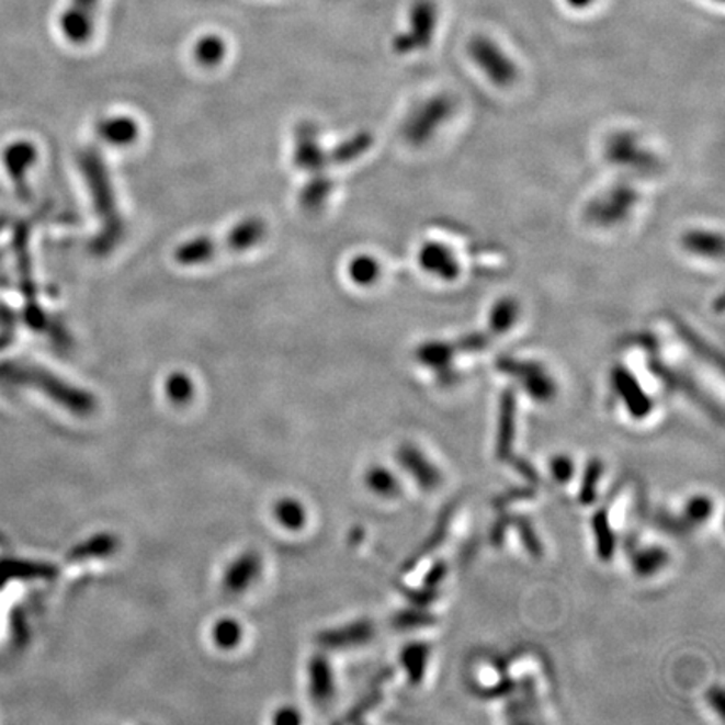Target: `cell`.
<instances>
[{
	"mask_svg": "<svg viewBox=\"0 0 725 725\" xmlns=\"http://www.w3.org/2000/svg\"><path fill=\"white\" fill-rule=\"evenodd\" d=\"M275 516H277L281 524L290 529H299L304 524V511L294 500H283L279 502L275 508Z\"/></svg>",
	"mask_w": 725,
	"mask_h": 725,
	"instance_id": "4dcf8cb0",
	"label": "cell"
},
{
	"mask_svg": "<svg viewBox=\"0 0 725 725\" xmlns=\"http://www.w3.org/2000/svg\"><path fill=\"white\" fill-rule=\"evenodd\" d=\"M509 524L514 525L519 531V536H521L522 543L528 547L529 553L533 554L534 557L543 556V544H541L540 537L534 533L533 525L528 519L522 518H508Z\"/></svg>",
	"mask_w": 725,
	"mask_h": 725,
	"instance_id": "f1b7e54d",
	"label": "cell"
},
{
	"mask_svg": "<svg viewBox=\"0 0 725 725\" xmlns=\"http://www.w3.org/2000/svg\"><path fill=\"white\" fill-rule=\"evenodd\" d=\"M593 531L594 536H597L598 556L603 562H610L613 554H615L616 540L610 525V519H608V512L604 509L593 516Z\"/></svg>",
	"mask_w": 725,
	"mask_h": 725,
	"instance_id": "44dd1931",
	"label": "cell"
},
{
	"mask_svg": "<svg viewBox=\"0 0 725 725\" xmlns=\"http://www.w3.org/2000/svg\"><path fill=\"white\" fill-rule=\"evenodd\" d=\"M594 0H566V4L573 9H587L593 4Z\"/></svg>",
	"mask_w": 725,
	"mask_h": 725,
	"instance_id": "ab89813d",
	"label": "cell"
},
{
	"mask_svg": "<svg viewBox=\"0 0 725 725\" xmlns=\"http://www.w3.org/2000/svg\"><path fill=\"white\" fill-rule=\"evenodd\" d=\"M214 638L218 647L233 648L236 647L240 638V628L233 620H224L218 623L214 628Z\"/></svg>",
	"mask_w": 725,
	"mask_h": 725,
	"instance_id": "d6a6232c",
	"label": "cell"
},
{
	"mask_svg": "<svg viewBox=\"0 0 725 725\" xmlns=\"http://www.w3.org/2000/svg\"><path fill=\"white\" fill-rule=\"evenodd\" d=\"M398 462L408 472V476L423 490L432 492V490L442 486L443 477L439 468L433 465L432 461L427 458L423 452L418 451L414 445H401L400 451H398Z\"/></svg>",
	"mask_w": 725,
	"mask_h": 725,
	"instance_id": "30bf717a",
	"label": "cell"
},
{
	"mask_svg": "<svg viewBox=\"0 0 725 725\" xmlns=\"http://www.w3.org/2000/svg\"><path fill=\"white\" fill-rule=\"evenodd\" d=\"M100 133L111 144L125 145L136 138V125L126 118L106 120L100 126Z\"/></svg>",
	"mask_w": 725,
	"mask_h": 725,
	"instance_id": "cb8c5ba5",
	"label": "cell"
},
{
	"mask_svg": "<svg viewBox=\"0 0 725 725\" xmlns=\"http://www.w3.org/2000/svg\"><path fill=\"white\" fill-rule=\"evenodd\" d=\"M268 234V226L262 218H247L240 222L239 226L234 227L233 233L227 234L222 239H202L190 240L177 249V261L183 265L205 264L217 258L220 252H239V250L250 249L258 246Z\"/></svg>",
	"mask_w": 725,
	"mask_h": 725,
	"instance_id": "6da1fadb",
	"label": "cell"
},
{
	"mask_svg": "<svg viewBox=\"0 0 725 725\" xmlns=\"http://www.w3.org/2000/svg\"><path fill=\"white\" fill-rule=\"evenodd\" d=\"M455 344L448 341H427L417 350V358L422 365L433 370H445L451 365L455 354H457Z\"/></svg>",
	"mask_w": 725,
	"mask_h": 725,
	"instance_id": "ac0fdd59",
	"label": "cell"
},
{
	"mask_svg": "<svg viewBox=\"0 0 725 725\" xmlns=\"http://www.w3.org/2000/svg\"><path fill=\"white\" fill-rule=\"evenodd\" d=\"M433 623H435V616L420 610H404L394 619V625L400 630L422 628V626H430Z\"/></svg>",
	"mask_w": 725,
	"mask_h": 725,
	"instance_id": "f546056e",
	"label": "cell"
},
{
	"mask_svg": "<svg viewBox=\"0 0 725 725\" xmlns=\"http://www.w3.org/2000/svg\"><path fill=\"white\" fill-rule=\"evenodd\" d=\"M680 246L689 254L709 259V261H721L722 254H724V239H722V234L714 233V230H687L680 237Z\"/></svg>",
	"mask_w": 725,
	"mask_h": 725,
	"instance_id": "5bb4252c",
	"label": "cell"
},
{
	"mask_svg": "<svg viewBox=\"0 0 725 725\" xmlns=\"http://www.w3.org/2000/svg\"><path fill=\"white\" fill-rule=\"evenodd\" d=\"M445 575H448V565H445V563H437V565L430 569L429 575H427V587H437V585L445 578Z\"/></svg>",
	"mask_w": 725,
	"mask_h": 725,
	"instance_id": "d590c367",
	"label": "cell"
},
{
	"mask_svg": "<svg viewBox=\"0 0 725 725\" xmlns=\"http://www.w3.org/2000/svg\"><path fill=\"white\" fill-rule=\"evenodd\" d=\"M714 512V502L707 496H693L683 509L682 519L687 528L704 524Z\"/></svg>",
	"mask_w": 725,
	"mask_h": 725,
	"instance_id": "d4e9b609",
	"label": "cell"
},
{
	"mask_svg": "<svg viewBox=\"0 0 725 725\" xmlns=\"http://www.w3.org/2000/svg\"><path fill=\"white\" fill-rule=\"evenodd\" d=\"M366 484L373 492L382 497H395L400 494V483L388 468H370L369 474H366Z\"/></svg>",
	"mask_w": 725,
	"mask_h": 725,
	"instance_id": "603a6c76",
	"label": "cell"
},
{
	"mask_svg": "<svg viewBox=\"0 0 725 725\" xmlns=\"http://www.w3.org/2000/svg\"><path fill=\"white\" fill-rule=\"evenodd\" d=\"M611 380H613V386H615L620 397L625 401V407L628 408L633 418H645L650 414V397L645 394L639 383L636 382L635 376L628 370L623 369V366H616L613 373H611Z\"/></svg>",
	"mask_w": 725,
	"mask_h": 725,
	"instance_id": "7c38bea8",
	"label": "cell"
},
{
	"mask_svg": "<svg viewBox=\"0 0 725 725\" xmlns=\"http://www.w3.org/2000/svg\"><path fill=\"white\" fill-rule=\"evenodd\" d=\"M512 464H514L516 471L521 474L522 477H525V479L529 480V483H536V480H540V476H537V472L534 471L533 465L529 464V462L525 461H514V458H511Z\"/></svg>",
	"mask_w": 725,
	"mask_h": 725,
	"instance_id": "8d00e7d4",
	"label": "cell"
},
{
	"mask_svg": "<svg viewBox=\"0 0 725 725\" xmlns=\"http://www.w3.org/2000/svg\"><path fill=\"white\" fill-rule=\"evenodd\" d=\"M439 24V8L433 0H415L408 11V31L397 34L394 39L395 53L411 54L423 50L432 44Z\"/></svg>",
	"mask_w": 725,
	"mask_h": 725,
	"instance_id": "277c9868",
	"label": "cell"
},
{
	"mask_svg": "<svg viewBox=\"0 0 725 725\" xmlns=\"http://www.w3.org/2000/svg\"><path fill=\"white\" fill-rule=\"evenodd\" d=\"M601 474H603V465L598 458L591 461L587 467V474L582 479L581 492H579V500L582 506L593 505L597 500L598 483H600Z\"/></svg>",
	"mask_w": 725,
	"mask_h": 725,
	"instance_id": "83f0119b",
	"label": "cell"
},
{
	"mask_svg": "<svg viewBox=\"0 0 725 725\" xmlns=\"http://www.w3.org/2000/svg\"><path fill=\"white\" fill-rule=\"evenodd\" d=\"M715 2H722V0H715Z\"/></svg>",
	"mask_w": 725,
	"mask_h": 725,
	"instance_id": "60d3db41",
	"label": "cell"
},
{
	"mask_svg": "<svg viewBox=\"0 0 725 725\" xmlns=\"http://www.w3.org/2000/svg\"><path fill=\"white\" fill-rule=\"evenodd\" d=\"M373 636H375L373 623L369 620H358V622L322 633L319 636V644L329 650H347V648L365 645Z\"/></svg>",
	"mask_w": 725,
	"mask_h": 725,
	"instance_id": "8fae6325",
	"label": "cell"
},
{
	"mask_svg": "<svg viewBox=\"0 0 725 725\" xmlns=\"http://www.w3.org/2000/svg\"><path fill=\"white\" fill-rule=\"evenodd\" d=\"M551 474L559 484H568L575 476V462L568 455H556L550 462Z\"/></svg>",
	"mask_w": 725,
	"mask_h": 725,
	"instance_id": "836d02e7",
	"label": "cell"
},
{
	"mask_svg": "<svg viewBox=\"0 0 725 725\" xmlns=\"http://www.w3.org/2000/svg\"><path fill=\"white\" fill-rule=\"evenodd\" d=\"M516 410H518V400L511 388L506 389L500 398L499 408V435H497V457L500 461H511L512 442L516 435Z\"/></svg>",
	"mask_w": 725,
	"mask_h": 725,
	"instance_id": "4fadbf2b",
	"label": "cell"
},
{
	"mask_svg": "<svg viewBox=\"0 0 725 725\" xmlns=\"http://www.w3.org/2000/svg\"><path fill=\"white\" fill-rule=\"evenodd\" d=\"M116 541L111 536H98L94 540L88 541V543L79 546V550L76 551V556L78 557H98L106 556L111 551L115 550Z\"/></svg>",
	"mask_w": 725,
	"mask_h": 725,
	"instance_id": "1f68e13d",
	"label": "cell"
},
{
	"mask_svg": "<svg viewBox=\"0 0 725 725\" xmlns=\"http://www.w3.org/2000/svg\"><path fill=\"white\" fill-rule=\"evenodd\" d=\"M429 657L430 647L423 644V642L407 645L401 650V665L407 670L408 679H410L411 683L422 682L423 677H426L427 665H429Z\"/></svg>",
	"mask_w": 725,
	"mask_h": 725,
	"instance_id": "d6986e66",
	"label": "cell"
},
{
	"mask_svg": "<svg viewBox=\"0 0 725 725\" xmlns=\"http://www.w3.org/2000/svg\"><path fill=\"white\" fill-rule=\"evenodd\" d=\"M707 696L709 702H711L712 707H715L717 714L724 715V692L721 689H712Z\"/></svg>",
	"mask_w": 725,
	"mask_h": 725,
	"instance_id": "74e56055",
	"label": "cell"
},
{
	"mask_svg": "<svg viewBox=\"0 0 725 725\" xmlns=\"http://www.w3.org/2000/svg\"><path fill=\"white\" fill-rule=\"evenodd\" d=\"M100 0H69L68 8L59 18L63 36L76 46L90 43Z\"/></svg>",
	"mask_w": 725,
	"mask_h": 725,
	"instance_id": "52a82bcc",
	"label": "cell"
},
{
	"mask_svg": "<svg viewBox=\"0 0 725 725\" xmlns=\"http://www.w3.org/2000/svg\"><path fill=\"white\" fill-rule=\"evenodd\" d=\"M499 369L518 378L524 386L525 394L536 401H550L556 395V383L547 375L546 370L534 361L506 358V360L499 361Z\"/></svg>",
	"mask_w": 725,
	"mask_h": 725,
	"instance_id": "8992f818",
	"label": "cell"
},
{
	"mask_svg": "<svg viewBox=\"0 0 725 725\" xmlns=\"http://www.w3.org/2000/svg\"><path fill=\"white\" fill-rule=\"evenodd\" d=\"M468 58L497 88H509L519 76L518 65L509 58L496 41L487 36H474L468 41Z\"/></svg>",
	"mask_w": 725,
	"mask_h": 725,
	"instance_id": "3957f363",
	"label": "cell"
},
{
	"mask_svg": "<svg viewBox=\"0 0 725 725\" xmlns=\"http://www.w3.org/2000/svg\"><path fill=\"white\" fill-rule=\"evenodd\" d=\"M261 569V562L254 554H246L239 557L229 569H227L224 585L230 593H239L243 588L249 587L250 582L254 581Z\"/></svg>",
	"mask_w": 725,
	"mask_h": 725,
	"instance_id": "2e32d148",
	"label": "cell"
},
{
	"mask_svg": "<svg viewBox=\"0 0 725 725\" xmlns=\"http://www.w3.org/2000/svg\"><path fill=\"white\" fill-rule=\"evenodd\" d=\"M455 103L449 94H435L418 103L404 123V136L414 147L429 144L443 123L451 118Z\"/></svg>",
	"mask_w": 725,
	"mask_h": 725,
	"instance_id": "7a4b0ae2",
	"label": "cell"
},
{
	"mask_svg": "<svg viewBox=\"0 0 725 725\" xmlns=\"http://www.w3.org/2000/svg\"><path fill=\"white\" fill-rule=\"evenodd\" d=\"M607 157L611 165L623 169L647 172L657 161L639 145L635 133L620 132L611 136L607 144Z\"/></svg>",
	"mask_w": 725,
	"mask_h": 725,
	"instance_id": "ba28073f",
	"label": "cell"
},
{
	"mask_svg": "<svg viewBox=\"0 0 725 725\" xmlns=\"http://www.w3.org/2000/svg\"><path fill=\"white\" fill-rule=\"evenodd\" d=\"M351 279L360 286H372L378 281L380 264L370 256L354 259L350 265Z\"/></svg>",
	"mask_w": 725,
	"mask_h": 725,
	"instance_id": "4316f807",
	"label": "cell"
},
{
	"mask_svg": "<svg viewBox=\"0 0 725 725\" xmlns=\"http://www.w3.org/2000/svg\"><path fill=\"white\" fill-rule=\"evenodd\" d=\"M192 383L183 375H173L167 383V392H169L170 398L173 401H179V404L192 397Z\"/></svg>",
	"mask_w": 725,
	"mask_h": 725,
	"instance_id": "e575fe53",
	"label": "cell"
},
{
	"mask_svg": "<svg viewBox=\"0 0 725 725\" xmlns=\"http://www.w3.org/2000/svg\"><path fill=\"white\" fill-rule=\"evenodd\" d=\"M34 160H36V150L31 144H15L5 151V169L11 173V179L18 183L19 190H22V182L25 179L24 173L30 172Z\"/></svg>",
	"mask_w": 725,
	"mask_h": 725,
	"instance_id": "e0dca14e",
	"label": "cell"
},
{
	"mask_svg": "<svg viewBox=\"0 0 725 725\" xmlns=\"http://www.w3.org/2000/svg\"><path fill=\"white\" fill-rule=\"evenodd\" d=\"M226 56V44L218 36H205L195 46V58L201 65L217 66Z\"/></svg>",
	"mask_w": 725,
	"mask_h": 725,
	"instance_id": "484cf974",
	"label": "cell"
},
{
	"mask_svg": "<svg viewBox=\"0 0 725 725\" xmlns=\"http://www.w3.org/2000/svg\"><path fill=\"white\" fill-rule=\"evenodd\" d=\"M297 721H299V718H297V714L294 711H281L279 712L277 718H275V722H283V724Z\"/></svg>",
	"mask_w": 725,
	"mask_h": 725,
	"instance_id": "f35d334b",
	"label": "cell"
},
{
	"mask_svg": "<svg viewBox=\"0 0 725 725\" xmlns=\"http://www.w3.org/2000/svg\"><path fill=\"white\" fill-rule=\"evenodd\" d=\"M638 204V193L626 183H616L594 197L587 208V218L600 227L620 226Z\"/></svg>",
	"mask_w": 725,
	"mask_h": 725,
	"instance_id": "5b68a950",
	"label": "cell"
},
{
	"mask_svg": "<svg viewBox=\"0 0 725 725\" xmlns=\"http://www.w3.org/2000/svg\"><path fill=\"white\" fill-rule=\"evenodd\" d=\"M670 562V554L660 546L645 547L633 556V569L636 575L648 576L657 575Z\"/></svg>",
	"mask_w": 725,
	"mask_h": 725,
	"instance_id": "ffe728a7",
	"label": "cell"
},
{
	"mask_svg": "<svg viewBox=\"0 0 725 725\" xmlns=\"http://www.w3.org/2000/svg\"><path fill=\"white\" fill-rule=\"evenodd\" d=\"M418 264L432 277L452 283L461 275V264L451 247L437 240H427L418 250Z\"/></svg>",
	"mask_w": 725,
	"mask_h": 725,
	"instance_id": "9c48e42d",
	"label": "cell"
},
{
	"mask_svg": "<svg viewBox=\"0 0 725 725\" xmlns=\"http://www.w3.org/2000/svg\"><path fill=\"white\" fill-rule=\"evenodd\" d=\"M519 306L511 297L497 301L489 316V328L494 335H505L518 321Z\"/></svg>",
	"mask_w": 725,
	"mask_h": 725,
	"instance_id": "7402d4cb",
	"label": "cell"
},
{
	"mask_svg": "<svg viewBox=\"0 0 725 725\" xmlns=\"http://www.w3.org/2000/svg\"><path fill=\"white\" fill-rule=\"evenodd\" d=\"M309 689L316 704L326 705L332 701L335 677L325 657H315L309 665Z\"/></svg>",
	"mask_w": 725,
	"mask_h": 725,
	"instance_id": "9a60e30c",
	"label": "cell"
}]
</instances>
